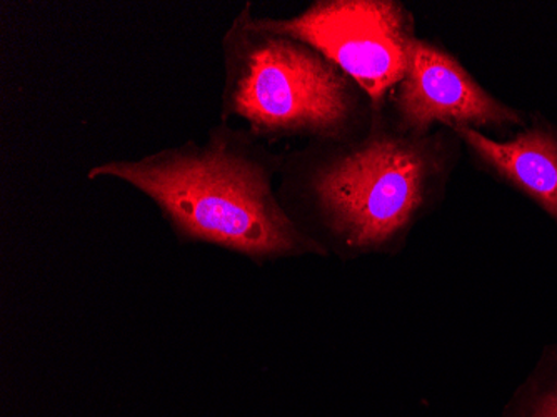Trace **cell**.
<instances>
[{"label":"cell","instance_id":"6da1fadb","mask_svg":"<svg viewBox=\"0 0 557 417\" xmlns=\"http://www.w3.org/2000/svg\"><path fill=\"white\" fill-rule=\"evenodd\" d=\"M462 156L453 128L414 136L375 109L364 133L283 156L278 199L325 253L396 256L443 206Z\"/></svg>","mask_w":557,"mask_h":417},{"label":"cell","instance_id":"7a4b0ae2","mask_svg":"<svg viewBox=\"0 0 557 417\" xmlns=\"http://www.w3.org/2000/svg\"><path fill=\"white\" fill-rule=\"evenodd\" d=\"M281 165L283 156L224 133L206 146L187 144L140 161L97 165L89 177L129 182L186 236L250 259L325 256L324 247L294 222L274 191Z\"/></svg>","mask_w":557,"mask_h":417},{"label":"cell","instance_id":"3957f363","mask_svg":"<svg viewBox=\"0 0 557 417\" xmlns=\"http://www.w3.org/2000/svg\"><path fill=\"white\" fill-rule=\"evenodd\" d=\"M224 111L256 136L343 140L374 119L368 94L321 52L293 37L261 29L249 8L225 39Z\"/></svg>","mask_w":557,"mask_h":417},{"label":"cell","instance_id":"277c9868","mask_svg":"<svg viewBox=\"0 0 557 417\" xmlns=\"http://www.w3.org/2000/svg\"><path fill=\"white\" fill-rule=\"evenodd\" d=\"M255 22L314 47L368 94L374 109L386 108L419 37L414 14L397 0H318L294 17Z\"/></svg>","mask_w":557,"mask_h":417},{"label":"cell","instance_id":"5b68a950","mask_svg":"<svg viewBox=\"0 0 557 417\" xmlns=\"http://www.w3.org/2000/svg\"><path fill=\"white\" fill-rule=\"evenodd\" d=\"M386 111L403 133L414 136L440 127H468L508 139L529 119V112L490 93L446 47L421 36L412 46L408 71L387 99Z\"/></svg>","mask_w":557,"mask_h":417},{"label":"cell","instance_id":"8992f818","mask_svg":"<svg viewBox=\"0 0 557 417\" xmlns=\"http://www.w3.org/2000/svg\"><path fill=\"white\" fill-rule=\"evenodd\" d=\"M453 131L479 172L525 197L557 228V122L544 112H529L528 124L508 139L475 128Z\"/></svg>","mask_w":557,"mask_h":417},{"label":"cell","instance_id":"52a82bcc","mask_svg":"<svg viewBox=\"0 0 557 417\" xmlns=\"http://www.w3.org/2000/svg\"><path fill=\"white\" fill-rule=\"evenodd\" d=\"M499 417H557V339L543 347Z\"/></svg>","mask_w":557,"mask_h":417}]
</instances>
